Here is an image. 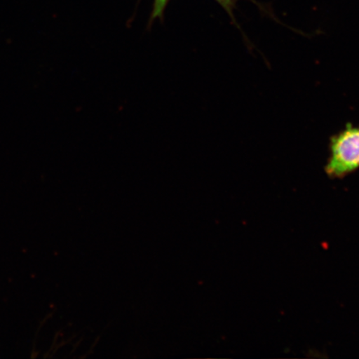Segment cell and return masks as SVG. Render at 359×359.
<instances>
[{"label": "cell", "instance_id": "1", "mask_svg": "<svg viewBox=\"0 0 359 359\" xmlns=\"http://www.w3.org/2000/svg\"><path fill=\"white\" fill-rule=\"evenodd\" d=\"M325 173L331 179H344L359 169V125L351 123L330 137Z\"/></svg>", "mask_w": 359, "mask_h": 359}, {"label": "cell", "instance_id": "2", "mask_svg": "<svg viewBox=\"0 0 359 359\" xmlns=\"http://www.w3.org/2000/svg\"><path fill=\"white\" fill-rule=\"evenodd\" d=\"M170 0H154V10H152L150 25L156 19L163 20L165 7L168 6Z\"/></svg>", "mask_w": 359, "mask_h": 359}, {"label": "cell", "instance_id": "3", "mask_svg": "<svg viewBox=\"0 0 359 359\" xmlns=\"http://www.w3.org/2000/svg\"><path fill=\"white\" fill-rule=\"evenodd\" d=\"M215 1H217L221 4V6L224 8V11H226L228 13V15L231 16L234 24L236 25L234 15H233V11H234L236 3L239 1V0H215Z\"/></svg>", "mask_w": 359, "mask_h": 359}]
</instances>
